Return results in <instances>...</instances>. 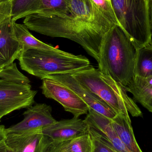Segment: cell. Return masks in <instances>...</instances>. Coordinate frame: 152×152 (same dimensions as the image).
Instances as JSON below:
<instances>
[{
  "instance_id": "cell-16",
  "label": "cell",
  "mask_w": 152,
  "mask_h": 152,
  "mask_svg": "<svg viewBox=\"0 0 152 152\" xmlns=\"http://www.w3.org/2000/svg\"><path fill=\"white\" fill-rule=\"evenodd\" d=\"M41 0H12L11 18L13 22L36 13L40 7Z\"/></svg>"
},
{
  "instance_id": "cell-24",
  "label": "cell",
  "mask_w": 152,
  "mask_h": 152,
  "mask_svg": "<svg viewBox=\"0 0 152 152\" xmlns=\"http://www.w3.org/2000/svg\"><path fill=\"white\" fill-rule=\"evenodd\" d=\"M92 139L93 143L92 152H118L95 138L92 137Z\"/></svg>"
},
{
  "instance_id": "cell-5",
  "label": "cell",
  "mask_w": 152,
  "mask_h": 152,
  "mask_svg": "<svg viewBox=\"0 0 152 152\" xmlns=\"http://www.w3.org/2000/svg\"><path fill=\"white\" fill-rule=\"evenodd\" d=\"M120 26L136 50L152 42L150 0H110Z\"/></svg>"
},
{
  "instance_id": "cell-15",
  "label": "cell",
  "mask_w": 152,
  "mask_h": 152,
  "mask_svg": "<svg viewBox=\"0 0 152 152\" xmlns=\"http://www.w3.org/2000/svg\"><path fill=\"white\" fill-rule=\"evenodd\" d=\"M134 75L141 77L152 76V42L137 49Z\"/></svg>"
},
{
  "instance_id": "cell-8",
  "label": "cell",
  "mask_w": 152,
  "mask_h": 152,
  "mask_svg": "<svg viewBox=\"0 0 152 152\" xmlns=\"http://www.w3.org/2000/svg\"><path fill=\"white\" fill-rule=\"evenodd\" d=\"M52 108L46 104L38 103L27 108L21 121L6 129L7 133H24L42 130L57 121L52 114Z\"/></svg>"
},
{
  "instance_id": "cell-25",
  "label": "cell",
  "mask_w": 152,
  "mask_h": 152,
  "mask_svg": "<svg viewBox=\"0 0 152 152\" xmlns=\"http://www.w3.org/2000/svg\"><path fill=\"white\" fill-rule=\"evenodd\" d=\"M45 152H64L61 147L59 142H51Z\"/></svg>"
},
{
  "instance_id": "cell-18",
  "label": "cell",
  "mask_w": 152,
  "mask_h": 152,
  "mask_svg": "<svg viewBox=\"0 0 152 152\" xmlns=\"http://www.w3.org/2000/svg\"><path fill=\"white\" fill-rule=\"evenodd\" d=\"M100 15L114 26H119L110 0H89Z\"/></svg>"
},
{
  "instance_id": "cell-6",
  "label": "cell",
  "mask_w": 152,
  "mask_h": 152,
  "mask_svg": "<svg viewBox=\"0 0 152 152\" xmlns=\"http://www.w3.org/2000/svg\"><path fill=\"white\" fill-rule=\"evenodd\" d=\"M37 93L30 84L21 85L0 79V118L32 106Z\"/></svg>"
},
{
  "instance_id": "cell-21",
  "label": "cell",
  "mask_w": 152,
  "mask_h": 152,
  "mask_svg": "<svg viewBox=\"0 0 152 152\" xmlns=\"http://www.w3.org/2000/svg\"><path fill=\"white\" fill-rule=\"evenodd\" d=\"M129 92L142 91L152 89V76L147 77L135 76L127 86Z\"/></svg>"
},
{
  "instance_id": "cell-9",
  "label": "cell",
  "mask_w": 152,
  "mask_h": 152,
  "mask_svg": "<svg viewBox=\"0 0 152 152\" xmlns=\"http://www.w3.org/2000/svg\"><path fill=\"white\" fill-rule=\"evenodd\" d=\"M45 78L54 80L65 85L78 96L89 108L110 119L112 120L118 114L99 96L82 86L70 74H53L47 76Z\"/></svg>"
},
{
  "instance_id": "cell-22",
  "label": "cell",
  "mask_w": 152,
  "mask_h": 152,
  "mask_svg": "<svg viewBox=\"0 0 152 152\" xmlns=\"http://www.w3.org/2000/svg\"><path fill=\"white\" fill-rule=\"evenodd\" d=\"M136 101L152 113V89L142 91H132Z\"/></svg>"
},
{
  "instance_id": "cell-12",
  "label": "cell",
  "mask_w": 152,
  "mask_h": 152,
  "mask_svg": "<svg viewBox=\"0 0 152 152\" xmlns=\"http://www.w3.org/2000/svg\"><path fill=\"white\" fill-rule=\"evenodd\" d=\"M22 51L10 17L0 25V71L18 59Z\"/></svg>"
},
{
  "instance_id": "cell-7",
  "label": "cell",
  "mask_w": 152,
  "mask_h": 152,
  "mask_svg": "<svg viewBox=\"0 0 152 152\" xmlns=\"http://www.w3.org/2000/svg\"><path fill=\"white\" fill-rule=\"evenodd\" d=\"M41 88L45 97L60 104L65 111L72 113L75 118H78L88 113V105L75 93L60 82L51 79H43Z\"/></svg>"
},
{
  "instance_id": "cell-17",
  "label": "cell",
  "mask_w": 152,
  "mask_h": 152,
  "mask_svg": "<svg viewBox=\"0 0 152 152\" xmlns=\"http://www.w3.org/2000/svg\"><path fill=\"white\" fill-rule=\"evenodd\" d=\"M64 152H92V137L88 132L74 139L59 142Z\"/></svg>"
},
{
  "instance_id": "cell-14",
  "label": "cell",
  "mask_w": 152,
  "mask_h": 152,
  "mask_svg": "<svg viewBox=\"0 0 152 152\" xmlns=\"http://www.w3.org/2000/svg\"><path fill=\"white\" fill-rule=\"evenodd\" d=\"M13 27L15 36L22 48V52L30 49L47 50H53L57 49L51 45L45 43L37 39L30 33L29 29L24 24L13 22Z\"/></svg>"
},
{
  "instance_id": "cell-19",
  "label": "cell",
  "mask_w": 152,
  "mask_h": 152,
  "mask_svg": "<svg viewBox=\"0 0 152 152\" xmlns=\"http://www.w3.org/2000/svg\"><path fill=\"white\" fill-rule=\"evenodd\" d=\"M0 79L21 85L29 84L30 82L29 79L18 70L14 62L0 71Z\"/></svg>"
},
{
  "instance_id": "cell-23",
  "label": "cell",
  "mask_w": 152,
  "mask_h": 152,
  "mask_svg": "<svg viewBox=\"0 0 152 152\" xmlns=\"http://www.w3.org/2000/svg\"><path fill=\"white\" fill-rule=\"evenodd\" d=\"M11 1L0 4V25L10 17H11Z\"/></svg>"
},
{
  "instance_id": "cell-26",
  "label": "cell",
  "mask_w": 152,
  "mask_h": 152,
  "mask_svg": "<svg viewBox=\"0 0 152 152\" xmlns=\"http://www.w3.org/2000/svg\"><path fill=\"white\" fill-rule=\"evenodd\" d=\"M6 134L7 132L4 126L3 125H0V144L5 141Z\"/></svg>"
},
{
  "instance_id": "cell-10",
  "label": "cell",
  "mask_w": 152,
  "mask_h": 152,
  "mask_svg": "<svg viewBox=\"0 0 152 152\" xmlns=\"http://www.w3.org/2000/svg\"><path fill=\"white\" fill-rule=\"evenodd\" d=\"M51 141L42 130L7 133L5 143L12 152H45Z\"/></svg>"
},
{
  "instance_id": "cell-13",
  "label": "cell",
  "mask_w": 152,
  "mask_h": 152,
  "mask_svg": "<svg viewBox=\"0 0 152 152\" xmlns=\"http://www.w3.org/2000/svg\"><path fill=\"white\" fill-rule=\"evenodd\" d=\"M111 123L120 139L130 152H143L136 140L129 114H118Z\"/></svg>"
},
{
  "instance_id": "cell-1",
  "label": "cell",
  "mask_w": 152,
  "mask_h": 152,
  "mask_svg": "<svg viewBox=\"0 0 152 152\" xmlns=\"http://www.w3.org/2000/svg\"><path fill=\"white\" fill-rule=\"evenodd\" d=\"M66 1L64 11L29 14L23 24L38 34L74 41L97 62L104 38L115 26L99 14L89 0Z\"/></svg>"
},
{
  "instance_id": "cell-2",
  "label": "cell",
  "mask_w": 152,
  "mask_h": 152,
  "mask_svg": "<svg viewBox=\"0 0 152 152\" xmlns=\"http://www.w3.org/2000/svg\"><path fill=\"white\" fill-rule=\"evenodd\" d=\"M136 50L119 26L106 34L100 48L98 69L118 83L127 87L134 77Z\"/></svg>"
},
{
  "instance_id": "cell-29",
  "label": "cell",
  "mask_w": 152,
  "mask_h": 152,
  "mask_svg": "<svg viewBox=\"0 0 152 152\" xmlns=\"http://www.w3.org/2000/svg\"><path fill=\"white\" fill-rule=\"evenodd\" d=\"M10 0H0V4L6 2Z\"/></svg>"
},
{
  "instance_id": "cell-3",
  "label": "cell",
  "mask_w": 152,
  "mask_h": 152,
  "mask_svg": "<svg viewBox=\"0 0 152 152\" xmlns=\"http://www.w3.org/2000/svg\"><path fill=\"white\" fill-rule=\"evenodd\" d=\"M82 86L99 96L117 114L142 117V113L128 95L127 87L118 83L98 69L89 66L70 74Z\"/></svg>"
},
{
  "instance_id": "cell-4",
  "label": "cell",
  "mask_w": 152,
  "mask_h": 152,
  "mask_svg": "<svg viewBox=\"0 0 152 152\" xmlns=\"http://www.w3.org/2000/svg\"><path fill=\"white\" fill-rule=\"evenodd\" d=\"M18 60L22 70L42 80L49 75L71 74L90 66V61L85 56L58 49H30L22 52Z\"/></svg>"
},
{
  "instance_id": "cell-20",
  "label": "cell",
  "mask_w": 152,
  "mask_h": 152,
  "mask_svg": "<svg viewBox=\"0 0 152 152\" xmlns=\"http://www.w3.org/2000/svg\"><path fill=\"white\" fill-rule=\"evenodd\" d=\"M66 8V0H41L40 7L36 13L48 14L61 12Z\"/></svg>"
},
{
  "instance_id": "cell-27",
  "label": "cell",
  "mask_w": 152,
  "mask_h": 152,
  "mask_svg": "<svg viewBox=\"0 0 152 152\" xmlns=\"http://www.w3.org/2000/svg\"><path fill=\"white\" fill-rule=\"evenodd\" d=\"M0 152H12L6 145L5 141L0 144Z\"/></svg>"
},
{
  "instance_id": "cell-11",
  "label": "cell",
  "mask_w": 152,
  "mask_h": 152,
  "mask_svg": "<svg viewBox=\"0 0 152 152\" xmlns=\"http://www.w3.org/2000/svg\"><path fill=\"white\" fill-rule=\"evenodd\" d=\"M42 131L52 142L69 141L88 132L87 125L84 120L75 117L57 121L43 129Z\"/></svg>"
},
{
  "instance_id": "cell-28",
  "label": "cell",
  "mask_w": 152,
  "mask_h": 152,
  "mask_svg": "<svg viewBox=\"0 0 152 152\" xmlns=\"http://www.w3.org/2000/svg\"><path fill=\"white\" fill-rule=\"evenodd\" d=\"M150 16L152 34V0H150Z\"/></svg>"
},
{
  "instance_id": "cell-30",
  "label": "cell",
  "mask_w": 152,
  "mask_h": 152,
  "mask_svg": "<svg viewBox=\"0 0 152 152\" xmlns=\"http://www.w3.org/2000/svg\"><path fill=\"white\" fill-rule=\"evenodd\" d=\"M1 118H0V121H1Z\"/></svg>"
}]
</instances>
